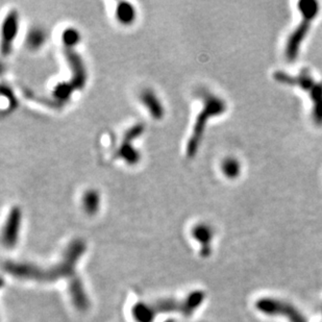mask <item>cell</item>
<instances>
[{"instance_id": "cell-1", "label": "cell", "mask_w": 322, "mask_h": 322, "mask_svg": "<svg viewBox=\"0 0 322 322\" xmlns=\"http://www.w3.org/2000/svg\"><path fill=\"white\" fill-rule=\"evenodd\" d=\"M319 3L314 0H304L298 2V10L302 13L303 19L287 40L285 54L289 62L296 61L303 43L312 26V22L319 13Z\"/></svg>"}, {"instance_id": "cell-2", "label": "cell", "mask_w": 322, "mask_h": 322, "mask_svg": "<svg viewBox=\"0 0 322 322\" xmlns=\"http://www.w3.org/2000/svg\"><path fill=\"white\" fill-rule=\"evenodd\" d=\"M226 110V104L218 96L215 95H207L205 98V105L204 108L201 113H199L195 125L192 131V135L188 141L187 145V155L188 158H193L198 151L199 145L202 143V139L204 136V132L206 129L207 122L214 116L221 115Z\"/></svg>"}, {"instance_id": "cell-3", "label": "cell", "mask_w": 322, "mask_h": 322, "mask_svg": "<svg viewBox=\"0 0 322 322\" xmlns=\"http://www.w3.org/2000/svg\"><path fill=\"white\" fill-rule=\"evenodd\" d=\"M274 80L284 85H290L303 89L313 103V119L315 123L322 125V83L316 82L308 72H302L291 76L285 72H275Z\"/></svg>"}, {"instance_id": "cell-4", "label": "cell", "mask_w": 322, "mask_h": 322, "mask_svg": "<svg viewBox=\"0 0 322 322\" xmlns=\"http://www.w3.org/2000/svg\"><path fill=\"white\" fill-rule=\"evenodd\" d=\"M19 30V17L16 10H12L7 14L2 25V42L1 50L3 55L10 53L13 46V42Z\"/></svg>"}, {"instance_id": "cell-5", "label": "cell", "mask_w": 322, "mask_h": 322, "mask_svg": "<svg viewBox=\"0 0 322 322\" xmlns=\"http://www.w3.org/2000/svg\"><path fill=\"white\" fill-rule=\"evenodd\" d=\"M65 53L72 70V80L70 84L74 89H82L85 86L87 77L85 65L80 55L74 52L73 49L66 48Z\"/></svg>"}, {"instance_id": "cell-6", "label": "cell", "mask_w": 322, "mask_h": 322, "mask_svg": "<svg viewBox=\"0 0 322 322\" xmlns=\"http://www.w3.org/2000/svg\"><path fill=\"white\" fill-rule=\"evenodd\" d=\"M20 221H21V211L18 207H15L10 211V213L7 218L6 225L4 228V243L7 246L13 245L16 243L18 232L20 228Z\"/></svg>"}, {"instance_id": "cell-7", "label": "cell", "mask_w": 322, "mask_h": 322, "mask_svg": "<svg viewBox=\"0 0 322 322\" xmlns=\"http://www.w3.org/2000/svg\"><path fill=\"white\" fill-rule=\"evenodd\" d=\"M140 99H141V103L145 106V107L147 108V110L153 119L160 120L164 117V114H165L164 107L160 102V99L152 90H149V89L144 90L141 93Z\"/></svg>"}, {"instance_id": "cell-8", "label": "cell", "mask_w": 322, "mask_h": 322, "mask_svg": "<svg viewBox=\"0 0 322 322\" xmlns=\"http://www.w3.org/2000/svg\"><path fill=\"white\" fill-rule=\"evenodd\" d=\"M116 18L120 23L129 25L136 19V9L129 2H119L116 8Z\"/></svg>"}, {"instance_id": "cell-9", "label": "cell", "mask_w": 322, "mask_h": 322, "mask_svg": "<svg viewBox=\"0 0 322 322\" xmlns=\"http://www.w3.org/2000/svg\"><path fill=\"white\" fill-rule=\"evenodd\" d=\"M221 171L228 180H236L241 174V164L232 157L225 158L221 163Z\"/></svg>"}, {"instance_id": "cell-10", "label": "cell", "mask_w": 322, "mask_h": 322, "mask_svg": "<svg viewBox=\"0 0 322 322\" xmlns=\"http://www.w3.org/2000/svg\"><path fill=\"white\" fill-rule=\"evenodd\" d=\"M117 157L122 158L126 163L132 165L140 161V152L131 145V142L123 141L117 151Z\"/></svg>"}, {"instance_id": "cell-11", "label": "cell", "mask_w": 322, "mask_h": 322, "mask_svg": "<svg viewBox=\"0 0 322 322\" xmlns=\"http://www.w3.org/2000/svg\"><path fill=\"white\" fill-rule=\"evenodd\" d=\"M83 208L88 214L93 215L95 214L101 205V197L96 190H88L83 196Z\"/></svg>"}, {"instance_id": "cell-12", "label": "cell", "mask_w": 322, "mask_h": 322, "mask_svg": "<svg viewBox=\"0 0 322 322\" xmlns=\"http://www.w3.org/2000/svg\"><path fill=\"white\" fill-rule=\"evenodd\" d=\"M46 38H47L46 31L43 28H40V27L32 28L28 32V36L26 39L27 46L31 49H38L44 45V43L46 42Z\"/></svg>"}, {"instance_id": "cell-13", "label": "cell", "mask_w": 322, "mask_h": 322, "mask_svg": "<svg viewBox=\"0 0 322 322\" xmlns=\"http://www.w3.org/2000/svg\"><path fill=\"white\" fill-rule=\"evenodd\" d=\"M192 235L199 243H203L204 245H209L213 238V230L208 224L201 223L193 228Z\"/></svg>"}, {"instance_id": "cell-14", "label": "cell", "mask_w": 322, "mask_h": 322, "mask_svg": "<svg viewBox=\"0 0 322 322\" xmlns=\"http://www.w3.org/2000/svg\"><path fill=\"white\" fill-rule=\"evenodd\" d=\"M63 42L65 44V46L67 49H73L74 46H76L77 44L80 43L81 40V35L77 29L75 28H67L65 29L63 32Z\"/></svg>"}, {"instance_id": "cell-15", "label": "cell", "mask_w": 322, "mask_h": 322, "mask_svg": "<svg viewBox=\"0 0 322 322\" xmlns=\"http://www.w3.org/2000/svg\"><path fill=\"white\" fill-rule=\"evenodd\" d=\"M73 89L74 88L71 86L70 83L69 84L63 83V84H60L55 87L53 94L55 97L59 99V101H66V99L69 98Z\"/></svg>"}, {"instance_id": "cell-16", "label": "cell", "mask_w": 322, "mask_h": 322, "mask_svg": "<svg viewBox=\"0 0 322 322\" xmlns=\"http://www.w3.org/2000/svg\"><path fill=\"white\" fill-rule=\"evenodd\" d=\"M143 130H144V124H136V125H134L125 132L123 141L131 142L132 140H135L140 135H142Z\"/></svg>"}]
</instances>
